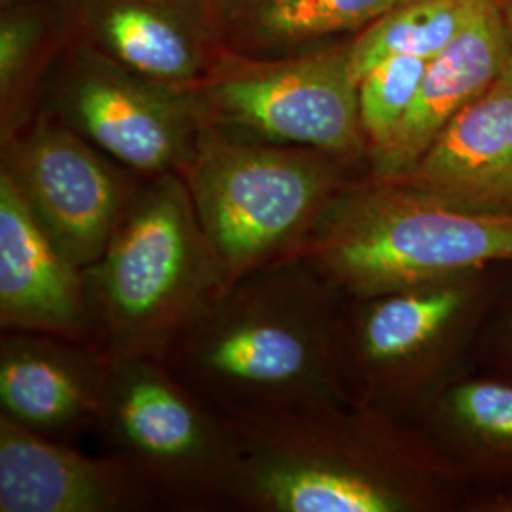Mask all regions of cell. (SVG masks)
Returning a JSON list of instances; mask_svg holds the SVG:
<instances>
[{"label":"cell","instance_id":"cell-1","mask_svg":"<svg viewBox=\"0 0 512 512\" xmlns=\"http://www.w3.org/2000/svg\"><path fill=\"white\" fill-rule=\"evenodd\" d=\"M340 302L293 256L224 285L160 359L222 418L344 401L336 366Z\"/></svg>","mask_w":512,"mask_h":512},{"label":"cell","instance_id":"cell-2","mask_svg":"<svg viewBox=\"0 0 512 512\" xmlns=\"http://www.w3.org/2000/svg\"><path fill=\"white\" fill-rule=\"evenodd\" d=\"M340 403L224 418L234 439L230 511L399 512L420 503L404 442Z\"/></svg>","mask_w":512,"mask_h":512},{"label":"cell","instance_id":"cell-3","mask_svg":"<svg viewBox=\"0 0 512 512\" xmlns=\"http://www.w3.org/2000/svg\"><path fill=\"white\" fill-rule=\"evenodd\" d=\"M342 298L452 283L512 258V215H476L397 179L349 183L296 255Z\"/></svg>","mask_w":512,"mask_h":512},{"label":"cell","instance_id":"cell-4","mask_svg":"<svg viewBox=\"0 0 512 512\" xmlns=\"http://www.w3.org/2000/svg\"><path fill=\"white\" fill-rule=\"evenodd\" d=\"M82 275L93 344L109 361L160 359L226 285L181 173L143 179Z\"/></svg>","mask_w":512,"mask_h":512},{"label":"cell","instance_id":"cell-5","mask_svg":"<svg viewBox=\"0 0 512 512\" xmlns=\"http://www.w3.org/2000/svg\"><path fill=\"white\" fill-rule=\"evenodd\" d=\"M315 148L239 141L205 128L183 179L224 283L293 258L351 181Z\"/></svg>","mask_w":512,"mask_h":512},{"label":"cell","instance_id":"cell-6","mask_svg":"<svg viewBox=\"0 0 512 512\" xmlns=\"http://www.w3.org/2000/svg\"><path fill=\"white\" fill-rule=\"evenodd\" d=\"M95 435L147 482L164 511H230V425L162 359L110 361Z\"/></svg>","mask_w":512,"mask_h":512},{"label":"cell","instance_id":"cell-7","mask_svg":"<svg viewBox=\"0 0 512 512\" xmlns=\"http://www.w3.org/2000/svg\"><path fill=\"white\" fill-rule=\"evenodd\" d=\"M349 46L285 57L222 52L194 88L205 128L239 141L315 148L355 164L368 156Z\"/></svg>","mask_w":512,"mask_h":512},{"label":"cell","instance_id":"cell-8","mask_svg":"<svg viewBox=\"0 0 512 512\" xmlns=\"http://www.w3.org/2000/svg\"><path fill=\"white\" fill-rule=\"evenodd\" d=\"M37 110L145 179L183 173L205 131L192 90L133 73L88 46L67 55Z\"/></svg>","mask_w":512,"mask_h":512},{"label":"cell","instance_id":"cell-9","mask_svg":"<svg viewBox=\"0 0 512 512\" xmlns=\"http://www.w3.org/2000/svg\"><path fill=\"white\" fill-rule=\"evenodd\" d=\"M0 171L18 188L33 219L80 270L105 251L145 179L40 110L2 141Z\"/></svg>","mask_w":512,"mask_h":512},{"label":"cell","instance_id":"cell-10","mask_svg":"<svg viewBox=\"0 0 512 512\" xmlns=\"http://www.w3.org/2000/svg\"><path fill=\"white\" fill-rule=\"evenodd\" d=\"M99 54L160 84L190 90L222 55L207 0H59Z\"/></svg>","mask_w":512,"mask_h":512},{"label":"cell","instance_id":"cell-11","mask_svg":"<svg viewBox=\"0 0 512 512\" xmlns=\"http://www.w3.org/2000/svg\"><path fill=\"white\" fill-rule=\"evenodd\" d=\"M150 511L162 503L124 459L90 456L0 414V512Z\"/></svg>","mask_w":512,"mask_h":512},{"label":"cell","instance_id":"cell-12","mask_svg":"<svg viewBox=\"0 0 512 512\" xmlns=\"http://www.w3.org/2000/svg\"><path fill=\"white\" fill-rule=\"evenodd\" d=\"M110 361L90 344L38 332H2L0 414L73 444L95 433Z\"/></svg>","mask_w":512,"mask_h":512},{"label":"cell","instance_id":"cell-13","mask_svg":"<svg viewBox=\"0 0 512 512\" xmlns=\"http://www.w3.org/2000/svg\"><path fill=\"white\" fill-rule=\"evenodd\" d=\"M0 327L93 344L84 275L0 171Z\"/></svg>","mask_w":512,"mask_h":512},{"label":"cell","instance_id":"cell-14","mask_svg":"<svg viewBox=\"0 0 512 512\" xmlns=\"http://www.w3.org/2000/svg\"><path fill=\"white\" fill-rule=\"evenodd\" d=\"M348 323L338 317L336 366L340 387L349 376L366 395L401 391L463 304L452 283L353 298ZM344 391V389H342Z\"/></svg>","mask_w":512,"mask_h":512},{"label":"cell","instance_id":"cell-15","mask_svg":"<svg viewBox=\"0 0 512 512\" xmlns=\"http://www.w3.org/2000/svg\"><path fill=\"white\" fill-rule=\"evenodd\" d=\"M507 54L501 0H478L458 37L427 63L416 101L393 141L368 158L370 177H404L458 112L494 88Z\"/></svg>","mask_w":512,"mask_h":512},{"label":"cell","instance_id":"cell-16","mask_svg":"<svg viewBox=\"0 0 512 512\" xmlns=\"http://www.w3.org/2000/svg\"><path fill=\"white\" fill-rule=\"evenodd\" d=\"M397 181L459 211L512 215V93L467 105Z\"/></svg>","mask_w":512,"mask_h":512},{"label":"cell","instance_id":"cell-17","mask_svg":"<svg viewBox=\"0 0 512 512\" xmlns=\"http://www.w3.org/2000/svg\"><path fill=\"white\" fill-rule=\"evenodd\" d=\"M404 0H207L220 48L243 57H285L363 31Z\"/></svg>","mask_w":512,"mask_h":512},{"label":"cell","instance_id":"cell-18","mask_svg":"<svg viewBox=\"0 0 512 512\" xmlns=\"http://www.w3.org/2000/svg\"><path fill=\"white\" fill-rule=\"evenodd\" d=\"M478 0H404L365 27L349 46V63L359 82L389 57L431 61L461 33Z\"/></svg>","mask_w":512,"mask_h":512},{"label":"cell","instance_id":"cell-19","mask_svg":"<svg viewBox=\"0 0 512 512\" xmlns=\"http://www.w3.org/2000/svg\"><path fill=\"white\" fill-rule=\"evenodd\" d=\"M44 18L29 2L10 6L0 19V129L2 141L35 116L42 65Z\"/></svg>","mask_w":512,"mask_h":512},{"label":"cell","instance_id":"cell-20","mask_svg":"<svg viewBox=\"0 0 512 512\" xmlns=\"http://www.w3.org/2000/svg\"><path fill=\"white\" fill-rule=\"evenodd\" d=\"M427 63L416 57H389L359 78V116L368 158L382 152L403 126Z\"/></svg>","mask_w":512,"mask_h":512},{"label":"cell","instance_id":"cell-21","mask_svg":"<svg viewBox=\"0 0 512 512\" xmlns=\"http://www.w3.org/2000/svg\"><path fill=\"white\" fill-rule=\"evenodd\" d=\"M459 420L492 439L512 440V387L495 382L459 385L450 397Z\"/></svg>","mask_w":512,"mask_h":512},{"label":"cell","instance_id":"cell-22","mask_svg":"<svg viewBox=\"0 0 512 512\" xmlns=\"http://www.w3.org/2000/svg\"><path fill=\"white\" fill-rule=\"evenodd\" d=\"M503 4V16H505V25H507V40H509V54H507V63L505 69L495 82L494 88L503 90V92L512 93V0H501Z\"/></svg>","mask_w":512,"mask_h":512},{"label":"cell","instance_id":"cell-23","mask_svg":"<svg viewBox=\"0 0 512 512\" xmlns=\"http://www.w3.org/2000/svg\"><path fill=\"white\" fill-rule=\"evenodd\" d=\"M2 6L10 8V6H18V4H25V2H31V0H0Z\"/></svg>","mask_w":512,"mask_h":512},{"label":"cell","instance_id":"cell-24","mask_svg":"<svg viewBox=\"0 0 512 512\" xmlns=\"http://www.w3.org/2000/svg\"><path fill=\"white\" fill-rule=\"evenodd\" d=\"M507 511H512V501L509 503V507H507Z\"/></svg>","mask_w":512,"mask_h":512}]
</instances>
